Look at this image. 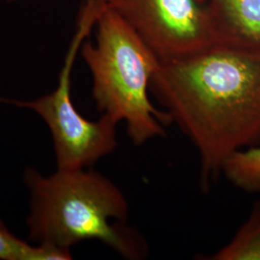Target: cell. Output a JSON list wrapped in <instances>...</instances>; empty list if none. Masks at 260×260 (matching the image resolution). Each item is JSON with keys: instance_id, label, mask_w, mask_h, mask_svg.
<instances>
[{"instance_id": "5", "label": "cell", "mask_w": 260, "mask_h": 260, "mask_svg": "<svg viewBox=\"0 0 260 260\" xmlns=\"http://www.w3.org/2000/svg\"><path fill=\"white\" fill-rule=\"evenodd\" d=\"M132 28L160 63L193 55L218 43L205 6L196 0H103Z\"/></svg>"}, {"instance_id": "9", "label": "cell", "mask_w": 260, "mask_h": 260, "mask_svg": "<svg viewBox=\"0 0 260 260\" xmlns=\"http://www.w3.org/2000/svg\"><path fill=\"white\" fill-rule=\"evenodd\" d=\"M72 256L71 251L30 245L14 235L0 220V260H68Z\"/></svg>"}, {"instance_id": "2", "label": "cell", "mask_w": 260, "mask_h": 260, "mask_svg": "<svg viewBox=\"0 0 260 260\" xmlns=\"http://www.w3.org/2000/svg\"><path fill=\"white\" fill-rule=\"evenodd\" d=\"M29 191V238L62 251L80 242H103L123 258L147 257L145 237L126 224L129 205L121 189L91 168L58 170L45 177L34 168L23 173Z\"/></svg>"}, {"instance_id": "6", "label": "cell", "mask_w": 260, "mask_h": 260, "mask_svg": "<svg viewBox=\"0 0 260 260\" xmlns=\"http://www.w3.org/2000/svg\"><path fill=\"white\" fill-rule=\"evenodd\" d=\"M218 42L260 50V0H208Z\"/></svg>"}, {"instance_id": "8", "label": "cell", "mask_w": 260, "mask_h": 260, "mask_svg": "<svg viewBox=\"0 0 260 260\" xmlns=\"http://www.w3.org/2000/svg\"><path fill=\"white\" fill-rule=\"evenodd\" d=\"M222 175L247 193L260 192V145L234 152L223 164Z\"/></svg>"}, {"instance_id": "1", "label": "cell", "mask_w": 260, "mask_h": 260, "mask_svg": "<svg viewBox=\"0 0 260 260\" xmlns=\"http://www.w3.org/2000/svg\"><path fill=\"white\" fill-rule=\"evenodd\" d=\"M150 90L195 147L203 189L234 152L259 146V49L218 42L159 63Z\"/></svg>"}, {"instance_id": "7", "label": "cell", "mask_w": 260, "mask_h": 260, "mask_svg": "<svg viewBox=\"0 0 260 260\" xmlns=\"http://www.w3.org/2000/svg\"><path fill=\"white\" fill-rule=\"evenodd\" d=\"M210 259L260 260V203L254 204L247 221Z\"/></svg>"}, {"instance_id": "10", "label": "cell", "mask_w": 260, "mask_h": 260, "mask_svg": "<svg viewBox=\"0 0 260 260\" xmlns=\"http://www.w3.org/2000/svg\"><path fill=\"white\" fill-rule=\"evenodd\" d=\"M9 1H13V0H9Z\"/></svg>"}, {"instance_id": "3", "label": "cell", "mask_w": 260, "mask_h": 260, "mask_svg": "<svg viewBox=\"0 0 260 260\" xmlns=\"http://www.w3.org/2000/svg\"><path fill=\"white\" fill-rule=\"evenodd\" d=\"M95 42L80 52L93 79V98L101 115L123 121L135 146L164 137L170 116L156 108L149 90L159 60L138 34L104 5L96 21Z\"/></svg>"}, {"instance_id": "4", "label": "cell", "mask_w": 260, "mask_h": 260, "mask_svg": "<svg viewBox=\"0 0 260 260\" xmlns=\"http://www.w3.org/2000/svg\"><path fill=\"white\" fill-rule=\"evenodd\" d=\"M103 0H86L80 10L77 27L55 90L34 101L3 100L30 109L47 123L52 138L58 170L91 168L118 148L117 125L107 115L90 121L75 108L72 100V72L75 58L103 11Z\"/></svg>"}]
</instances>
